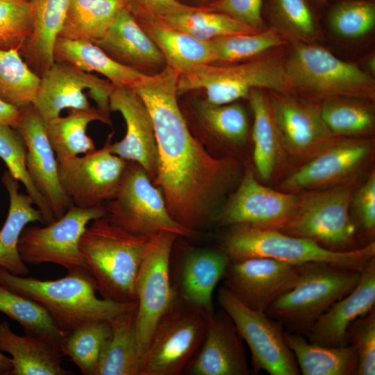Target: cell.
<instances>
[{
    "instance_id": "10",
    "label": "cell",
    "mask_w": 375,
    "mask_h": 375,
    "mask_svg": "<svg viewBox=\"0 0 375 375\" xmlns=\"http://www.w3.org/2000/svg\"><path fill=\"white\" fill-rule=\"evenodd\" d=\"M290 93L284 64L273 58L253 60L240 65H203L180 74L178 95L203 90L206 100L215 105L228 104L247 98L251 90Z\"/></svg>"
},
{
    "instance_id": "51",
    "label": "cell",
    "mask_w": 375,
    "mask_h": 375,
    "mask_svg": "<svg viewBox=\"0 0 375 375\" xmlns=\"http://www.w3.org/2000/svg\"><path fill=\"white\" fill-rule=\"evenodd\" d=\"M21 110L0 99V124L16 128L21 119Z\"/></svg>"
},
{
    "instance_id": "45",
    "label": "cell",
    "mask_w": 375,
    "mask_h": 375,
    "mask_svg": "<svg viewBox=\"0 0 375 375\" xmlns=\"http://www.w3.org/2000/svg\"><path fill=\"white\" fill-rule=\"evenodd\" d=\"M328 20L338 35L348 39L362 38L375 26V4L369 0L341 2L332 9Z\"/></svg>"
},
{
    "instance_id": "32",
    "label": "cell",
    "mask_w": 375,
    "mask_h": 375,
    "mask_svg": "<svg viewBox=\"0 0 375 375\" xmlns=\"http://www.w3.org/2000/svg\"><path fill=\"white\" fill-rule=\"evenodd\" d=\"M53 58L54 62H67L85 72L101 74L115 87L132 88L145 74L117 62L89 40L58 37Z\"/></svg>"
},
{
    "instance_id": "36",
    "label": "cell",
    "mask_w": 375,
    "mask_h": 375,
    "mask_svg": "<svg viewBox=\"0 0 375 375\" xmlns=\"http://www.w3.org/2000/svg\"><path fill=\"white\" fill-rule=\"evenodd\" d=\"M128 0H70L59 37L95 42L110 28Z\"/></svg>"
},
{
    "instance_id": "19",
    "label": "cell",
    "mask_w": 375,
    "mask_h": 375,
    "mask_svg": "<svg viewBox=\"0 0 375 375\" xmlns=\"http://www.w3.org/2000/svg\"><path fill=\"white\" fill-rule=\"evenodd\" d=\"M300 277L299 266L253 258L230 261L223 285L249 308L265 312L274 300L297 285Z\"/></svg>"
},
{
    "instance_id": "48",
    "label": "cell",
    "mask_w": 375,
    "mask_h": 375,
    "mask_svg": "<svg viewBox=\"0 0 375 375\" xmlns=\"http://www.w3.org/2000/svg\"><path fill=\"white\" fill-rule=\"evenodd\" d=\"M348 342L358 356L356 375L375 374V308L351 323Z\"/></svg>"
},
{
    "instance_id": "34",
    "label": "cell",
    "mask_w": 375,
    "mask_h": 375,
    "mask_svg": "<svg viewBox=\"0 0 375 375\" xmlns=\"http://www.w3.org/2000/svg\"><path fill=\"white\" fill-rule=\"evenodd\" d=\"M95 121L110 124L109 117L92 107L88 110L71 109L68 115L44 122L58 161L96 149L93 140L87 134L89 124Z\"/></svg>"
},
{
    "instance_id": "1",
    "label": "cell",
    "mask_w": 375,
    "mask_h": 375,
    "mask_svg": "<svg viewBox=\"0 0 375 375\" xmlns=\"http://www.w3.org/2000/svg\"><path fill=\"white\" fill-rule=\"evenodd\" d=\"M179 73L168 66L143 74L133 89L147 106L154 126L157 175L173 219L197 233L214 219L241 181V160L212 155L193 136L177 101Z\"/></svg>"
},
{
    "instance_id": "7",
    "label": "cell",
    "mask_w": 375,
    "mask_h": 375,
    "mask_svg": "<svg viewBox=\"0 0 375 375\" xmlns=\"http://www.w3.org/2000/svg\"><path fill=\"white\" fill-rule=\"evenodd\" d=\"M374 156V139L336 136L312 158L283 177L276 189L299 193L358 185L372 171Z\"/></svg>"
},
{
    "instance_id": "43",
    "label": "cell",
    "mask_w": 375,
    "mask_h": 375,
    "mask_svg": "<svg viewBox=\"0 0 375 375\" xmlns=\"http://www.w3.org/2000/svg\"><path fill=\"white\" fill-rule=\"evenodd\" d=\"M216 62H235L256 57L286 44L274 28L246 34L229 35L210 41Z\"/></svg>"
},
{
    "instance_id": "20",
    "label": "cell",
    "mask_w": 375,
    "mask_h": 375,
    "mask_svg": "<svg viewBox=\"0 0 375 375\" xmlns=\"http://www.w3.org/2000/svg\"><path fill=\"white\" fill-rule=\"evenodd\" d=\"M21 110V119L15 128L26 149V165L36 189L49 204L58 219L74 205L60 183L58 160L46 133L44 121L33 104Z\"/></svg>"
},
{
    "instance_id": "29",
    "label": "cell",
    "mask_w": 375,
    "mask_h": 375,
    "mask_svg": "<svg viewBox=\"0 0 375 375\" xmlns=\"http://www.w3.org/2000/svg\"><path fill=\"white\" fill-rule=\"evenodd\" d=\"M248 99L253 115L251 138L254 171L260 180L270 181L288 167L289 161L272 114L268 97L262 90L253 89Z\"/></svg>"
},
{
    "instance_id": "18",
    "label": "cell",
    "mask_w": 375,
    "mask_h": 375,
    "mask_svg": "<svg viewBox=\"0 0 375 375\" xmlns=\"http://www.w3.org/2000/svg\"><path fill=\"white\" fill-rule=\"evenodd\" d=\"M272 114L289 162L301 165L335 136L324 122L320 105L290 93L269 91ZM294 169V168H293Z\"/></svg>"
},
{
    "instance_id": "4",
    "label": "cell",
    "mask_w": 375,
    "mask_h": 375,
    "mask_svg": "<svg viewBox=\"0 0 375 375\" xmlns=\"http://www.w3.org/2000/svg\"><path fill=\"white\" fill-rule=\"evenodd\" d=\"M228 228L220 239L221 249L231 261L268 258L296 266L322 262L361 272L375 256L374 242L352 251H335L277 230L246 224Z\"/></svg>"
},
{
    "instance_id": "6",
    "label": "cell",
    "mask_w": 375,
    "mask_h": 375,
    "mask_svg": "<svg viewBox=\"0 0 375 375\" xmlns=\"http://www.w3.org/2000/svg\"><path fill=\"white\" fill-rule=\"evenodd\" d=\"M284 67L291 90L310 97L374 99L372 75L321 47L297 43Z\"/></svg>"
},
{
    "instance_id": "8",
    "label": "cell",
    "mask_w": 375,
    "mask_h": 375,
    "mask_svg": "<svg viewBox=\"0 0 375 375\" xmlns=\"http://www.w3.org/2000/svg\"><path fill=\"white\" fill-rule=\"evenodd\" d=\"M357 186L299 192L295 211L280 231L313 240L332 251L359 248L351 215L352 196Z\"/></svg>"
},
{
    "instance_id": "16",
    "label": "cell",
    "mask_w": 375,
    "mask_h": 375,
    "mask_svg": "<svg viewBox=\"0 0 375 375\" xmlns=\"http://www.w3.org/2000/svg\"><path fill=\"white\" fill-rule=\"evenodd\" d=\"M110 144V136L99 149L58 161L60 183L74 206L101 207L116 194L128 161L112 153Z\"/></svg>"
},
{
    "instance_id": "27",
    "label": "cell",
    "mask_w": 375,
    "mask_h": 375,
    "mask_svg": "<svg viewBox=\"0 0 375 375\" xmlns=\"http://www.w3.org/2000/svg\"><path fill=\"white\" fill-rule=\"evenodd\" d=\"M32 29L19 53L39 76L54 63L56 41L63 28L70 0H30Z\"/></svg>"
},
{
    "instance_id": "33",
    "label": "cell",
    "mask_w": 375,
    "mask_h": 375,
    "mask_svg": "<svg viewBox=\"0 0 375 375\" xmlns=\"http://www.w3.org/2000/svg\"><path fill=\"white\" fill-rule=\"evenodd\" d=\"M285 342L293 352L301 374L303 375H354L358 356L349 344L326 347L313 344L303 335L284 332Z\"/></svg>"
},
{
    "instance_id": "47",
    "label": "cell",
    "mask_w": 375,
    "mask_h": 375,
    "mask_svg": "<svg viewBox=\"0 0 375 375\" xmlns=\"http://www.w3.org/2000/svg\"><path fill=\"white\" fill-rule=\"evenodd\" d=\"M351 210L356 229V239L363 245L374 242L375 235V170L373 169L353 192Z\"/></svg>"
},
{
    "instance_id": "35",
    "label": "cell",
    "mask_w": 375,
    "mask_h": 375,
    "mask_svg": "<svg viewBox=\"0 0 375 375\" xmlns=\"http://www.w3.org/2000/svg\"><path fill=\"white\" fill-rule=\"evenodd\" d=\"M136 309L110 322L112 335L99 362L96 375H140L136 336Z\"/></svg>"
},
{
    "instance_id": "9",
    "label": "cell",
    "mask_w": 375,
    "mask_h": 375,
    "mask_svg": "<svg viewBox=\"0 0 375 375\" xmlns=\"http://www.w3.org/2000/svg\"><path fill=\"white\" fill-rule=\"evenodd\" d=\"M103 206L105 218L135 235L151 236L169 232L190 238L196 234L173 219L160 189L134 162L128 161L116 194Z\"/></svg>"
},
{
    "instance_id": "53",
    "label": "cell",
    "mask_w": 375,
    "mask_h": 375,
    "mask_svg": "<svg viewBox=\"0 0 375 375\" xmlns=\"http://www.w3.org/2000/svg\"><path fill=\"white\" fill-rule=\"evenodd\" d=\"M368 67L370 70L371 74H374L375 72V58L374 57L370 58L368 60Z\"/></svg>"
},
{
    "instance_id": "50",
    "label": "cell",
    "mask_w": 375,
    "mask_h": 375,
    "mask_svg": "<svg viewBox=\"0 0 375 375\" xmlns=\"http://www.w3.org/2000/svg\"><path fill=\"white\" fill-rule=\"evenodd\" d=\"M128 8L135 17H160L198 9L178 0H128Z\"/></svg>"
},
{
    "instance_id": "5",
    "label": "cell",
    "mask_w": 375,
    "mask_h": 375,
    "mask_svg": "<svg viewBox=\"0 0 375 375\" xmlns=\"http://www.w3.org/2000/svg\"><path fill=\"white\" fill-rule=\"evenodd\" d=\"M297 285L268 307L265 313L288 332L306 335L315 322L357 285L360 272L322 262L299 265Z\"/></svg>"
},
{
    "instance_id": "52",
    "label": "cell",
    "mask_w": 375,
    "mask_h": 375,
    "mask_svg": "<svg viewBox=\"0 0 375 375\" xmlns=\"http://www.w3.org/2000/svg\"><path fill=\"white\" fill-rule=\"evenodd\" d=\"M12 369L11 358H9L0 351V375H10Z\"/></svg>"
},
{
    "instance_id": "55",
    "label": "cell",
    "mask_w": 375,
    "mask_h": 375,
    "mask_svg": "<svg viewBox=\"0 0 375 375\" xmlns=\"http://www.w3.org/2000/svg\"><path fill=\"white\" fill-rule=\"evenodd\" d=\"M321 1H326V0H321Z\"/></svg>"
},
{
    "instance_id": "44",
    "label": "cell",
    "mask_w": 375,
    "mask_h": 375,
    "mask_svg": "<svg viewBox=\"0 0 375 375\" xmlns=\"http://www.w3.org/2000/svg\"><path fill=\"white\" fill-rule=\"evenodd\" d=\"M267 7L273 28L283 36L303 42L317 37L315 18L306 0H267Z\"/></svg>"
},
{
    "instance_id": "40",
    "label": "cell",
    "mask_w": 375,
    "mask_h": 375,
    "mask_svg": "<svg viewBox=\"0 0 375 375\" xmlns=\"http://www.w3.org/2000/svg\"><path fill=\"white\" fill-rule=\"evenodd\" d=\"M40 83L18 49H0V99L22 109L34 103Z\"/></svg>"
},
{
    "instance_id": "54",
    "label": "cell",
    "mask_w": 375,
    "mask_h": 375,
    "mask_svg": "<svg viewBox=\"0 0 375 375\" xmlns=\"http://www.w3.org/2000/svg\"><path fill=\"white\" fill-rule=\"evenodd\" d=\"M194 1H196L197 2H203V1L205 2V1H208L209 0H194Z\"/></svg>"
},
{
    "instance_id": "39",
    "label": "cell",
    "mask_w": 375,
    "mask_h": 375,
    "mask_svg": "<svg viewBox=\"0 0 375 375\" xmlns=\"http://www.w3.org/2000/svg\"><path fill=\"white\" fill-rule=\"evenodd\" d=\"M111 335L109 321L84 324L65 335L61 353L69 356L83 374L96 375Z\"/></svg>"
},
{
    "instance_id": "38",
    "label": "cell",
    "mask_w": 375,
    "mask_h": 375,
    "mask_svg": "<svg viewBox=\"0 0 375 375\" xmlns=\"http://www.w3.org/2000/svg\"><path fill=\"white\" fill-rule=\"evenodd\" d=\"M367 100L335 97L320 104L322 119L335 136L368 137L374 130L375 116Z\"/></svg>"
},
{
    "instance_id": "42",
    "label": "cell",
    "mask_w": 375,
    "mask_h": 375,
    "mask_svg": "<svg viewBox=\"0 0 375 375\" xmlns=\"http://www.w3.org/2000/svg\"><path fill=\"white\" fill-rule=\"evenodd\" d=\"M0 158L5 162L10 174L25 187L27 194L42 215L43 224L56 220L49 204L29 176L26 149L22 137L15 128L8 125L0 124Z\"/></svg>"
},
{
    "instance_id": "46",
    "label": "cell",
    "mask_w": 375,
    "mask_h": 375,
    "mask_svg": "<svg viewBox=\"0 0 375 375\" xmlns=\"http://www.w3.org/2000/svg\"><path fill=\"white\" fill-rule=\"evenodd\" d=\"M31 29L30 0H0V49L20 51Z\"/></svg>"
},
{
    "instance_id": "24",
    "label": "cell",
    "mask_w": 375,
    "mask_h": 375,
    "mask_svg": "<svg viewBox=\"0 0 375 375\" xmlns=\"http://www.w3.org/2000/svg\"><path fill=\"white\" fill-rule=\"evenodd\" d=\"M375 256L360 272L356 287L333 303L306 334L311 343L326 347L349 344L348 329L355 320L375 308Z\"/></svg>"
},
{
    "instance_id": "14",
    "label": "cell",
    "mask_w": 375,
    "mask_h": 375,
    "mask_svg": "<svg viewBox=\"0 0 375 375\" xmlns=\"http://www.w3.org/2000/svg\"><path fill=\"white\" fill-rule=\"evenodd\" d=\"M217 299L247 344L255 372L264 370L270 375L301 374L295 356L285 342L283 326L280 322L265 312L249 308L224 285L218 290Z\"/></svg>"
},
{
    "instance_id": "25",
    "label": "cell",
    "mask_w": 375,
    "mask_h": 375,
    "mask_svg": "<svg viewBox=\"0 0 375 375\" xmlns=\"http://www.w3.org/2000/svg\"><path fill=\"white\" fill-rule=\"evenodd\" d=\"M93 43L117 62L145 74L166 66L162 54L128 7L118 11L105 35Z\"/></svg>"
},
{
    "instance_id": "31",
    "label": "cell",
    "mask_w": 375,
    "mask_h": 375,
    "mask_svg": "<svg viewBox=\"0 0 375 375\" xmlns=\"http://www.w3.org/2000/svg\"><path fill=\"white\" fill-rule=\"evenodd\" d=\"M0 351L11 356L10 375H72L62 366L61 352L40 339L13 333L8 322L0 323Z\"/></svg>"
},
{
    "instance_id": "41",
    "label": "cell",
    "mask_w": 375,
    "mask_h": 375,
    "mask_svg": "<svg viewBox=\"0 0 375 375\" xmlns=\"http://www.w3.org/2000/svg\"><path fill=\"white\" fill-rule=\"evenodd\" d=\"M156 18L203 41L258 32L224 14L211 11L204 6L197 10Z\"/></svg>"
},
{
    "instance_id": "13",
    "label": "cell",
    "mask_w": 375,
    "mask_h": 375,
    "mask_svg": "<svg viewBox=\"0 0 375 375\" xmlns=\"http://www.w3.org/2000/svg\"><path fill=\"white\" fill-rule=\"evenodd\" d=\"M104 216L103 206L84 208L73 206L43 227H25L18 244L19 254L26 263L50 262L67 271L89 270L80 250V240L92 221Z\"/></svg>"
},
{
    "instance_id": "3",
    "label": "cell",
    "mask_w": 375,
    "mask_h": 375,
    "mask_svg": "<svg viewBox=\"0 0 375 375\" xmlns=\"http://www.w3.org/2000/svg\"><path fill=\"white\" fill-rule=\"evenodd\" d=\"M150 237L131 233L104 217L87 226L79 247L103 299L136 301V278Z\"/></svg>"
},
{
    "instance_id": "12",
    "label": "cell",
    "mask_w": 375,
    "mask_h": 375,
    "mask_svg": "<svg viewBox=\"0 0 375 375\" xmlns=\"http://www.w3.org/2000/svg\"><path fill=\"white\" fill-rule=\"evenodd\" d=\"M206 328V318L177 297L156 326L140 375L181 374L201 346Z\"/></svg>"
},
{
    "instance_id": "30",
    "label": "cell",
    "mask_w": 375,
    "mask_h": 375,
    "mask_svg": "<svg viewBox=\"0 0 375 375\" xmlns=\"http://www.w3.org/2000/svg\"><path fill=\"white\" fill-rule=\"evenodd\" d=\"M1 181L10 201L6 221L0 229V267L14 275H26L29 270L18 250L19 238L28 224H43V219L31 197L19 192V181L8 170L3 172Z\"/></svg>"
},
{
    "instance_id": "21",
    "label": "cell",
    "mask_w": 375,
    "mask_h": 375,
    "mask_svg": "<svg viewBox=\"0 0 375 375\" xmlns=\"http://www.w3.org/2000/svg\"><path fill=\"white\" fill-rule=\"evenodd\" d=\"M110 111L123 117L126 131L124 138L110 144V151L140 165L153 182L157 175L158 148L150 112L140 97L128 87H115L109 98Z\"/></svg>"
},
{
    "instance_id": "11",
    "label": "cell",
    "mask_w": 375,
    "mask_h": 375,
    "mask_svg": "<svg viewBox=\"0 0 375 375\" xmlns=\"http://www.w3.org/2000/svg\"><path fill=\"white\" fill-rule=\"evenodd\" d=\"M176 234L151 235L135 282L136 336L141 360L156 326L177 299L171 276V256Z\"/></svg>"
},
{
    "instance_id": "22",
    "label": "cell",
    "mask_w": 375,
    "mask_h": 375,
    "mask_svg": "<svg viewBox=\"0 0 375 375\" xmlns=\"http://www.w3.org/2000/svg\"><path fill=\"white\" fill-rule=\"evenodd\" d=\"M201 347L190 361L192 375H249L251 374L242 338L223 310L206 317Z\"/></svg>"
},
{
    "instance_id": "26",
    "label": "cell",
    "mask_w": 375,
    "mask_h": 375,
    "mask_svg": "<svg viewBox=\"0 0 375 375\" xmlns=\"http://www.w3.org/2000/svg\"><path fill=\"white\" fill-rule=\"evenodd\" d=\"M197 119L207 138V150L222 156L242 160L240 152L249 136V122L244 107L236 102L215 105L205 100L195 103ZM215 156V155H214Z\"/></svg>"
},
{
    "instance_id": "23",
    "label": "cell",
    "mask_w": 375,
    "mask_h": 375,
    "mask_svg": "<svg viewBox=\"0 0 375 375\" xmlns=\"http://www.w3.org/2000/svg\"><path fill=\"white\" fill-rule=\"evenodd\" d=\"M231 260L222 249H194L185 254L172 283L178 299L206 318L214 312L212 296Z\"/></svg>"
},
{
    "instance_id": "2",
    "label": "cell",
    "mask_w": 375,
    "mask_h": 375,
    "mask_svg": "<svg viewBox=\"0 0 375 375\" xmlns=\"http://www.w3.org/2000/svg\"><path fill=\"white\" fill-rule=\"evenodd\" d=\"M67 272L58 279L42 281L14 275L0 267V285L38 303L65 335L84 324L110 321L136 309V301L99 299L96 282L89 270Z\"/></svg>"
},
{
    "instance_id": "28",
    "label": "cell",
    "mask_w": 375,
    "mask_h": 375,
    "mask_svg": "<svg viewBox=\"0 0 375 375\" xmlns=\"http://www.w3.org/2000/svg\"><path fill=\"white\" fill-rule=\"evenodd\" d=\"M162 54L166 66L180 74L216 62L210 41L199 40L156 17H135Z\"/></svg>"
},
{
    "instance_id": "15",
    "label": "cell",
    "mask_w": 375,
    "mask_h": 375,
    "mask_svg": "<svg viewBox=\"0 0 375 375\" xmlns=\"http://www.w3.org/2000/svg\"><path fill=\"white\" fill-rule=\"evenodd\" d=\"M299 193L272 189L260 183L255 171L245 167L243 176L215 217L219 226L246 224L281 231L297 208Z\"/></svg>"
},
{
    "instance_id": "17",
    "label": "cell",
    "mask_w": 375,
    "mask_h": 375,
    "mask_svg": "<svg viewBox=\"0 0 375 375\" xmlns=\"http://www.w3.org/2000/svg\"><path fill=\"white\" fill-rule=\"evenodd\" d=\"M115 85L108 80L92 75L67 62H54L40 77L38 94L33 104L44 122L60 116L64 109L92 108L84 90H89L97 109L109 117V98Z\"/></svg>"
},
{
    "instance_id": "49",
    "label": "cell",
    "mask_w": 375,
    "mask_h": 375,
    "mask_svg": "<svg viewBox=\"0 0 375 375\" xmlns=\"http://www.w3.org/2000/svg\"><path fill=\"white\" fill-rule=\"evenodd\" d=\"M262 3L263 0H213L204 6L260 31L267 28L262 17Z\"/></svg>"
},
{
    "instance_id": "37",
    "label": "cell",
    "mask_w": 375,
    "mask_h": 375,
    "mask_svg": "<svg viewBox=\"0 0 375 375\" xmlns=\"http://www.w3.org/2000/svg\"><path fill=\"white\" fill-rule=\"evenodd\" d=\"M0 312L18 322L26 335L44 341L61 352L65 333L36 301L0 285Z\"/></svg>"
}]
</instances>
